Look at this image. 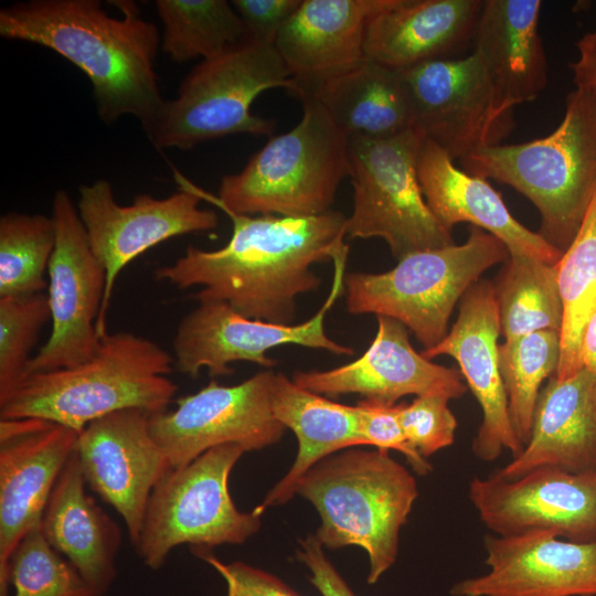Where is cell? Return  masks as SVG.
I'll list each match as a JSON object with an SVG mask.
<instances>
[{
	"mask_svg": "<svg viewBox=\"0 0 596 596\" xmlns=\"http://www.w3.org/2000/svg\"><path fill=\"white\" fill-rule=\"evenodd\" d=\"M191 552L222 576L226 596H301L280 578L260 568L240 561L224 563L209 550Z\"/></svg>",
	"mask_w": 596,
	"mask_h": 596,
	"instance_id": "39",
	"label": "cell"
},
{
	"mask_svg": "<svg viewBox=\"0 0 596 596\" xmlns=\"http://www.w3.org/2000/svg\"><path fill=\"white\" fill-rule=\"evenodd\" d=\"M276 87L290 91L292 78L275 45L246 40L198 64L143 130L156 148L182 150L234 134L270 136L274 123L251 107Z\"/></svg>",
	"mask_w": 596,
	"mask_h": 596,
	"instance_id": "8",
	"label": "cell"
},
{
	"mask_svg": "<svg viewBox=\"0 0 596 596\" xmlns=\"http://www.w3.org/2000/svg\"><path fill=\"white\" fill-rule=\"evenodd\" d=\"M443 395L415 396L400 403L398 419L409 447L427 459L455 441L457 419Z\"/></svg>",
	"mask_w": 596,
	"mask_h": 596,
	"instance_id": "37",
	"label": "cell"
},
{
	"mask_svg": "<svg viewBox=\"0 0 596 596\" xmlns=\"http://www.w3.org/2000/svg\"><path fill=\"white\" fill-rule=\"evenodd\" d=\"M541 8L540 0H485L476 23L472 53L512 107L534 100L547 84Z\"/></svg>",
	"mask_w": 596,
	"mask_h": 596,
	"instance_id": "26",
	"label": "cell"
},
{
	"mask_svg": "<svg viewBox=\"0 0 596 596\" xmlns=\"http://www.w3.org/2000/svg\"><path fill=\"white\" fill-rule=\"evenodd\" d=\"M228 242L215 251L188 246L173 264L155 270L157 280L179 289L200 286L199 302H222L241 315L294 324L298 296L317 290L311 266L348 255L347 217L329 211L311 217L226 213Z\"/></svg>",
	"mask_w": 596,
	"mask_h": 596,
	"instance_id": "1",
	"label": "cell"
},
{
	"mask_svg": "<svg viewBox=\"0 0 596 596\" xmlns=\"http://www.w3.org/2000/svg\"><path fill=\"white\" fill-rule=\"evenodd\" d=\"M0 596H100L46 540L31 529L11 553L0 576Z\"/></svg>",
	"mask_w": 596,
	"mask_h": 596,
	"instance_id": "35",
	"label": "cell"
},
{
	"mask_svg": "<svg viewBox=\"0 0 596 596\" xmlns=\"http://www.w3.org/2000/svg\"><path fill=\"white\" fill-rule=\"evenodd\" d=\"M244 453L238 444L220 445L162 477L135 545L147 567H162L179 545L211 551L244 543L259 530L263 514L238 510L228 490L230 473Z\"/></svg>",
	"mask_w": 596,
	"mask_h": 596,
	"instance_id": "9",
	"label": "cell"
},
{
	"mask_svg": "<svg viewBox=\"0 0 596 596\" xmlns=\"http://www.w3.org/2000/svg\"><path fill=\"white\" fill-rule=\"evenodd\" d=\"M173 361L147 338L107 332L88 361L24 376L0 398V419L39 418L81 433L89 423L118 411H167L178 391L167 376Z\"/></svg>",
	"mask_w": 596,
	"mask_h": 596,
	"instance_id": "3",
	"label": "cell"
},
{
	"mask_svg": "<svg viewBox=\"0 0 596 596\" xmlns=\"http://www.w3.org/2000/svg\"><path fill=\"white\" fill-rule=\"evenodd\" d=\"M161 49L175 62L209 60L246 41L243 23L225 0H157Z\"/></svg>",
	"mask_w": 596,
	"mask_h": 596,
	"instance_id": "32",
	"label": "cell"
},
{
	"mask_svg": "<svg viewBox=\"0 0 596 596\" xmlns=\"http://www.w3.org/2000/svg\"><path fill=\"white\" fill-rule=\"evenodd\" d=\"M417 175L428 207L446 228L451 231L466 222L499 238L509 254L551 265L562 257V251L513 217L486 179L458 169L443 149L424 138L417 153Z\"/></svg>",
	"mask_w": 596,
	"mask_h": 596,
	"instance_id": "22",
	"label": "cell"
},
{
	"mask_svg": "<svg viewBox=\"0 0 596 596\" xmlns=\"http://www.w3.org/2000/svg\"><path fill=\"white\" fill-rule=\"evenodd\" d=\"M413 129L454 161L500 145L514 127L513 108L499 97L475 53L400 71Z\"/></svg>",
	"mask_w": 596,
	"mask_h": 596,
	"instance_id": "11",
	"label": "cell"
},
{
	"mask_svg": "<svg viewBox=\"0 0 596 596\" xmlns=\"http://www.w3.org/2000/svg\"><path fill=\"white\" fill-rule=\"evenodd\" d=\"M577 60L571 64L576 89L596 99V29L585 33L577 42Z\"/></svg>",
	"mask_w": 596,
	"mask_h": 596,
	"instance_id": "42",
	"label": "cell"
},
{
	"mask_svg": "<svg viewBox=\"0 0 596 596\" xmlns=\"http://www.w3.org/2000/svg\"><path fill=\"white\" fill-rule=\"evenodd\" d=\"M550 467L570 472L596 469V374L551 376L541 389L531 434L522 451L493 475L513 479Z\"/></svg>",
	"mask_w": 596,
	"mask_h": 596,
	"instance_id": "23",
	"label": "cell"
},
{
	"mask_svg": "<svg viewBox=\"0 0 596 596\" xmlns=\"http://www.w3.org/2000/svg\"><path fill=\"white\" fill-rule=\"evenodd\" d=\"M301 0H233L246 34V40L275 45L276 39L298 9Z\"/></svg>",
	"mask_w": 596,
	"mask_h": 596,
	"instance_id": "40",
	"label": "cell"
},
{
	"mask_svg": "<svg viewBox=\"0 0 596 596\" xmlns=\"http://www.w3.org/2000/svg\"><path fill=\"white\" fill-rule=\"evenodd\" d=\"M508 258L499 238L471 226L461 245L409 254L384 273H351L344 278L347 309L395 319L429 349L448 333L453 310L466 291Z\"/></svg>",
	"mask_w": 596,
	"mask_h": 596,
	"instance_id": "7",
	"label": "cell"
},
{
	"mask_svg": "<svg viewBox=\"0 0 596 596\" xmlns=\"http://www.w3.org/2000/svg\"><path fill=\"white\" fill-rule=\"evenodd\" d=\"M392 0H301L275 47L296 84L342 73L365 58L369 20Z\"/></svg>",
	"mask_w": 596,
	"mask_h": 596,
	"instance_id": "24",
	"label": "cell"
},
{
	"mask_svg": "<svg viewBox=\"0 0 596 596\" xmlns=\"http://www.w3.org/2000/svg\"><path fill=\"white\" fill-rule=\"evenodd\" d=\"M345 258L334 262L333 284L320 310L298 324H278L241 315L226 304L199 302L180 321L172 347L177 369L195 379L202 369L212 377L233 373L232 362L248 361L273 368L277 361L267 351L283 344H297L352 355L354 350L332 340L324 318L342 292Z\"/></svg>",
	"mask_w": 596,
	"mask_h": 596,
	"instance_id": "14",
	"label": "cell"
},
{
	"mask_svg": "<svg viewBox=\"0 0 596 596\" xmlns=\"http://www.w3.org/2000/svg\"><path fill=\"white\" fill-rule=\"evenodd\" d=\"M275 418L295 434L297 456L288 472L254 509L289 502L299 479L320 460L351 447L366 446L361 435L355 406L333 402L275 373L270 389Z\"/></svg>",
	"mask_w": 596,
	"mask_h": 596,
	"instance_id": "29",
	"label": "cell"
},
{
	"mask_svg": "<svg viewBox=\"0 0 596 596\" xmlns=\"http://www.w3.org/2000/svg\"><path fill=\"white\" fill-rule=\"evenodd\" d=\"M561 356L557 330H541L499 344L500 373L509 418L520 443H528L541 386L556 372Z\"/></svg>",
	"mask_w": 596,
	"mask_h": 596,
	"instance_id": "33",
	"label": "cell"
},
{
	"mask_svg": "<svg viewBox=\"0 0 596 596\" xmlns=\"http://www.w3.org/2000/svg\"><path fill=\"white\" fill-rule=\"evenodd\" d=\"M459 370L436 364L411 344L408 329L395 319L379 316L377 331L356 360L327 371H298L292 381L313 393L336 397L360 394L396 404L407 395L461 397L468 386Z\"/></svg>",
	"mask_w": 596,
	"mask_h": 596,
	"instance_id": "21",
	"label": "cell"
},
{
	"mask_svg": "<svg viewBox=\"0 0 596 596\" xmlns=\"http://www.w3.org/2000/svg\"><path fill=\"white\" fill-rule=\"evenodd\" d=\"M295 494L318 511L315 536L322 547L363 549L368 583L375 584L395 563L400 531L418 497L415 477L386 450L351 447L311 467Z\"/></svg>",
	"mask_w": 596,
	"mask_h": 596,
	"instance_id": "5",
	"label": "cell"
},
{
	"mask_svg": "<svg viewBox=\"0 0 596 596\" xmlns=\"http://www.w3.org/2000/svg\"><path fill=\"white\" fill-rule=\"evenodd\" d=\"M423 137L414 129L384 139H349V177L354 190L345 236L380 237L396 259L454 245L451 231L433 214L417 175Z\"/></svg>",
	"mask_w": 596,
	"mask_h": 596,
	"instance_id": "10",
	"label": "cell"
},
{
	"mask_svg": "<svg viewBox=\"0 0 596 596\" xmlns=\"http://www.w3.org/2000/svg\"><path fill=\"white\" fill-rule=\"evenodd\" d=\"M77 437L39 418L0 419V576L19 541L42 523Z\"/></svg>",
	"mask_w": 596,
	"mask_h": 596,
	"instance_id": "20",
	"label": "cell"
},
{
	"mask_svg": "<svg viewBox=\"0 0 596 596\" xmlns=\"http://www.w3.org/2000/svg\"><path fill=\"white\" fill-rule=\"evenodd\" d=\"M563 305L561 356L554 377L565 380L581 369L582 336L596 308V192L570 246L555 265Z\"/></svg>",
	"mask_w": 596,
	"mask_h": 596,
	"instance_id": "31",
	"label": "cell"
},
{
	"mask_svg": "<svg viewBox=\"0 0 596 596\" xmlns=\"http://www.w3.org/2000/svg\"><path fill=\"white\" fill-rule=\"evenodd\" d=\"M49 320L44 292L0 297V398L23 379L31 350Z\"/></svg>",
	"mask_w": 596,
	"mask_h": 596,
	"instance_id": "36",
	"label": "cell"
},
{
	"mask_svg": "<svg viewBox=\"0 0 596 596\" xmlns=\"http://www.w3.org/2000/svg\"><path fill=\"white\" fill-rule=\"evenodd\" d=\"M52 217L56 242L47 269L46 294L52 330L28 363L24 376L86 362L97 353L102 340L97 320L106 272L93 253L78 210L65 190L54 195Z\"/></svg>",
	"mask_w": 596,
	"mask_h": 596,
	"instance_id": "12",
	"label": "cell"
},
{
	"mask_svg": "<svg viewBox=\"0 0 596 596\" xmlns=\"http://www.w3.org/2000/svg\"><path fill=\"white\" fill-rule=\"evenodd\" d=\"M86 485L75 450L53 488L41 525L49 543L104 596L117 575L121 530L86 492Z\"/></svg>",
	"mask_w": 596,
	"mask_h": 596,
	"instance_id": "27",
	"label": "cell"
},
{
	"mask_svg": "<svg viewBox=\"0 0 596 596\" xmlns=\"http://www.w3.org/2000/svg\"><path fill=\"white\" fill-rule=\"evenodd\" d=\"M582 366L596 374V308L588 317L581 343Z\"/></svg>",
	"mask_w": 596,
	"mask_h": 596,
	"instance_id": "43",
	"label": "cell"
},
{
	"mask_svg": "<svg viewBox=\"0 0 596 596\" xmlns=\"http://www.w3.org/2000/svg\"><path fill=\"white\" fill-rule=\"evenodd\" d=\"M52 216L10 212L0 217V297L43 292L54 252Z\"/></svg>",
	"mask_w": 596,
	"mask_h": 596,
	"instance_id": "34",
	"label": "cell"
},
{
	"mask_svg": "<svg viewBox=\"0 0 596 596\" xmlns=\"http://www.w3.org/2000/svg\"><path fill=\"white\" fill-rule=\"evenodd\" d=\"M77 210L91 248L106 272V288L97 331H106V313L121 270L149 248L172 237L206 232L219 225L211 209L200 207L198 189L184 182L167 198L139 194L129 205L118 204L111 184L97 180L79 187Z\"/></svg>",
	"mask_w": 596,
	"mask_h": 596,
	"instance_id": "13",
	"label": "cell"
},
{
	"mask_svg": "<svg viewBox=\"0 0 596 596\" xmlns=\"http://www.w3.org/2000/svg\"><path fill=\"white\" fill-rule=\"evenodd\" d=\"M274 375L266 370L235 385L211 380L199 392L178 398L174 409L150 414L152 436L171 468L224 444L253 451L278 443L286 427L272 411Z\"/></svg>",
	"mask_w": 596,
	"mask_h": 596,
	"instance_id": "15",
	"label": "cell"
},
{
	"mask_svg": "<svg viewBox=\"0 0 596 596\" xmlns=\"http://www.w3.org/2000/svg\"><path fill=\"white\" fill-rule=\"evenodd\" d=\"M492 285L504 340L541 330H561L563 305L555 265L509 254Z\"/></svg>",
	"mask_w": 596,
	"mask_h": 596,
	"instance_id": "30",
	"label": "cell"
},
{
	"mask_svg": "<svg viewBox=\"0 0 596 596\" xmlns=\"http://www.w3.org/2000/svg\"><path fill=\"white\" fill-rule=\"evenodd\" d=\"M460 163L464 171L510 185L528 198L541 215L538 233L564 252L596 192V99L575 89L552 134L482 148Z\"/></svg>",
	"mask_w": 596,
	"mask_h": 596,
	"instance_id": "4",
	"label": "cell"
},
{
	"mask_svg": "<svg viewBox=\"0 0 596 596\" xmlns=\"http://www.w3.org/2000/svg\"><path fill=\"white\" fill-rule=\"evenodd\" d=\"M483 549L488 571L456 582L451 596H596V541L488 534Z\"/></svg>",
	"mask_w": 596,
	"mask_h": 596,
	"instance_id": "19",
	"label": "cell"
},
{
	"mask_svg": "<svg viewBox=\"0 0 596 596\" xmlns=\"http://www.w3.org/2000/svg\"><path fill=\"white\" fill-rule=\"evenodd\" d=\"M290 92L316 99L348 139H384L413 129L401 72L368 57L315 83L292 82Z\"/></svg>",
	"mask_w": 596,
	"mask_h": 596,
	"instance_id": "28",
	"label": "cell"
},
{
	"mask_svg": "<svg viewBox=\"0 0 596 596\" xmlns=\"http://www.w3.org/2000/svg\"><path fill=\"white\" fill-rule=\"evenodd\" d=\"M296 557L309 570V582L321 596H355L353 590L323 553L315 535L299 541Z\"/></svg>",
	"mask_w": 596,
	"mask_h": 596,
	"instance_id": "41",
	"label": "cell"
},
{
	"mask_svg": "<svg viewBox=\"0 0 596 596\" xmlns=\"http://www.w3.org/2000/svg\"><path fill=\"white\" fill-rule=\"evenodd\" d=\"M76 454L86 483L121 517L135 546L147 504L171 466L150 429V414L123 409L78 433Z\"/></svg>",
	"mask_w": 596,
	"mask_h": 596,
	"instance_id": "17",
	"label": "cell"
},
{
	"mask_svg": "<svg viewBox=\"0 0 596 596\" xmlns=\"http://www.w3.org/2000/svg\"><path fill=\"white\" fill-rule=\"evenodd\" d=\"M501 336L492 281L478 280L462 296L455 323L436 345L424 349L430 360L449 355L480 405L482 419L471 450L481 461H494L502 453L519 455L523 445L512 428L500 364L498 339Z\"/></svg>",
	"mask_w": 596,
	"mask_h": 596,
	"instance_id": "18",
	"label": "cell"
},
{
	"mask_svg": "<svg viewBox=\"0 0 596 596\" xmlns=\"http://www.w3.org/2000/svg\"><path fill=\"white\" fill-rule=\"evenodd\" d=\"M354 406L360 432L366 446H373L380 450L400 451L419 476H426L432 470L428 460L414 451L404 437L398 419L400 404L362 398Z\"/></svg>",
	"mask_w": 596,
	"mask_h": 596,
	"instance_id": "38",
	"label": "cell"
},
{
	"mask_svg": "<svg viewBox=\"0 0 596 596\" xmlns=\"http://www.w3.org/2000/svg\"><path fill=\"white\" fill-rule=\"evenodd\" d=\"M117 7L121 18L97 0L17 2L0 10V34L53 50L81 68L105 124L131 115L146 129L164 103L155 72L160 34L132 2Z\"/></svg>",
	"mask_w": 596,
	"mask_h": 596,
	"instance_id": "2",
	"label": "cell"
},
{
	"mask_svg": "<svg viewBox=\"0 0 596 596\" xmlns=\"http://www.w3.org/2000/svg\"><path fill=\"white\" fill-rule=\"evenodd\" d=\"M302 117L272 137L237 173L224 175L217 196L198 189L225 213L311 217L331 211L349 175V139L311 97L300 98Z\"/></svg>",
	"mask_w": 596,
	"mask_h": 596,
	"instance_id": "6",
	"label": "cell"
},
{
	"mask_svg": "<svg viewBox=\"0 0 596 596\" xmlns=\"http://www.w3.org/2000/svg\"><path fill=\"white\" fill-rule=\"evenodd\" d=\"M468 498L494 535L546 531L572 542L596 541V469L541 467L513 479L473 477Z\"/></svg>",
	"mask_w": 596,
	"mask_h": 596,
	"instance_id": "16",
	"label": "cell"
},
{
	"mask_svg": "<svg viewBox=\"0 0 596 596\" xmlns=\"http://www.w3.org/2000/svg\"><path fill=\"white\" fill-rule=\"evenodd\" d=\"M481 0H392L368 22L365 57L396 71L449 58L472 41Z\"/></svg>",
	"mask_w": 596,
	"mask_h": 596,
	"instance_id": "25",
	"label": "cell"
}]
</instances>
